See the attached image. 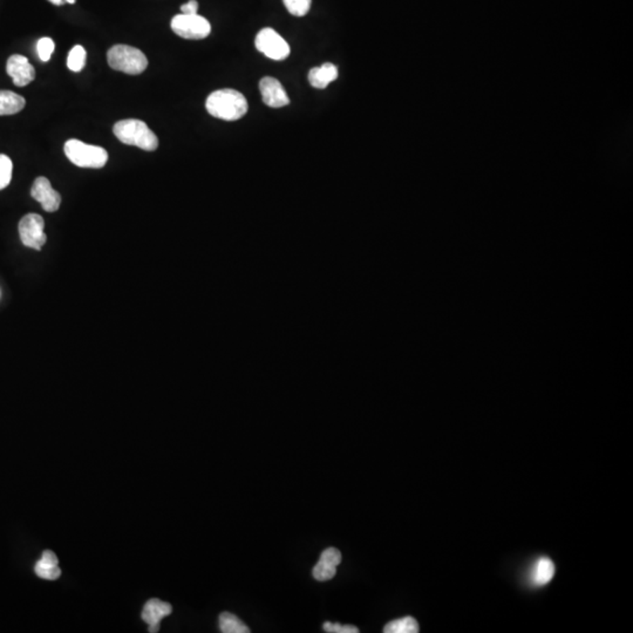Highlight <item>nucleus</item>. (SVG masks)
<instances>
[{
  "mask_svg": "<svg viewBox=\"0 0 633 633\" xmlns=\"http://www.w3.org/2000/svg\"><path fill=\"white\" fill-rule=\"evenodd\" d=\"M208 113L216 119L236 121L248 113V101L239 92L225 88L213 92L206 102Z\"/></svg>",
  "mask_w": 633,
  "mask_h": 633,
  "instance_id": "f257e3e1",
  "label": "nucleus"
},
{
  "mask_svg": "<svg viewBox=\"0 0 633 633\" xmlns=\"http://www.w3.org/2000/svg\"><path fill=\"white\" fill-rule=\"evenodd\" d=\"M113 132L123 144L135 146L147 151L158 149V137L141 120L127 119L119 121L114 125Z\"/></svg>",
  "mask_w": 633,
  "mask_h": 633,
  "instance_id": "f03ea898",
  "label": "nucleus"
},
{
  "mask_svg": "<svg viewBox=\"0 0 633 633\" xmlns=\"http://www.w3.org/2000/svg\"><path fill=\"white\" fill-rule=\"evenodd\" d=\"M67 158L80 168L99 169L108 161V153L102 147L87 144L80 140L67 141L63 147Z\"/></svg>",
  "mask_w": 633,
  "mask_h": 633,
  "instance_id": "7ed1b4c3",
  "label": "nucleus"
},
{
  "mask_svg": "<svg viewBox=\"0 0 633 633\" xmlns=\"http://www.w3.org/2000/svg\"><path fill=\"white\" fill-rule=\"evenodd\" d=\"M107 60L113 70L130 75L141 74L148 67L147 56L132 46H113L107 53Z\"/></svg>",
  "mask_w": 633,
  "mask_h": 633,
  "instance_id": "20e7f679",
  "label": "nucleus"
},
{
  "mask_svg": "<svg viewBox=\"0 0 633 633\" xmlns=\"http://www.w3.org/2000/svg\"><path fill=\"white\" fill-rule=\"evenodd\" d=\"M172 30L183 39L201 40L211 35V25L199 14H177L173 18Z\"/></svg>",
  "mask_w": 633,
  "mask_h": 633,
  "instance_id": "39448f33",
  "label": "nucleus"
},
{
  "mask_svg": "<svg viewBox=\"0 0 633 633\" xmlns=\"http://www.w3.org/2000/svg\"><path fill=\"white\" fill-rule=\"evenodd\" d=\"M256 47L269 59L282 61L290 56V46L273 28H263L256 37Z\"/></svg>",
  "mask_w": 633,
  "mask_h": 633,
  "instance_id": "423d86ee",
  "label": "nucleus"
},
{
  "mask_svg": "<svg viewBox=\"0 0 633 633\" xmlns=\"http://www.w3.org/2000/svg\"><path fill=\"white\" fill-rule=\"evenodd\" d=\"M45 220L38 213H27L19 222V236L25 246L35 250H42L46 244L47 236L45 231Z\"/></svg>",
  "mask_w": 633,
  "mask_h": 633,
  "instance_id": "0eeeda50",
  "label": "nucleus"
},
{
  "mask_svg": "<svg viewBox=\"0 0 633 633\" xmlns=\"http://www.w3.org/2000/svg\"><path fill=\"white\" fill-rule=\"evenodd\" d=\"M31 196L42 204V209L47 213L58 211L61 204V196L56 190L53 189L52 184L46 177H38L35 180L31 189Z\"/></svg>",
  "mask_w": 633,
  "mask_h": 633,
  "instance_id": "6e6552de",
  "label": "nucleus"
},
{
  "mask_svg": "<svg viewBox=\"0 0 633 633\" xmlns=\"http://www.w3.org/2000/svg\"><path fill=\"white\" fill-rule=\"evenodd\" d=\"M259 91L263 102L271 108H282L290 104V99L284 89L283 84L275 77H265L259 81Z\"/></svg>",
  "mask_w": 633,
  "mask_h": 633,
  "instance_id": "1a4fd4ad",
  "label": "nucleus"
},
{
  "mask_svg": "<svg viewBox=\"0 0 633 633\" xmlns=\"http://www.w3.org/2000/svg\"><path fill=\"white\" fill-rule=\"evenodd\" d=\"M7 74L12 77L13 84L18 87H25L35 80V67L32 66L27 58L20 54L10 56L6 63Z\"/></svg>",
  "mask_w": 633,
  "mask_h": 633,
  "instance_id": "9d476101",
  "label": "nucleus"
},
{
  "mask_svg": "<svg viewBox=\"0 0 633 633\" xmlns=\"http://www.w3.org/2000/svg\"><path fill=\"white\" fill-rule=\"evenodd\" d=\"M341 563V553L337 548H327L322 551L318 563L315 564L312 575L318 582L332 579L337 574V567Z\"/></svg>",
  "mask_w": 633,
  "mask_h": 633,
  "instance_id": "9b49d317",
  "label": "nucleus"
},
{
  "mask_svg": "<svg viewBox=\"0 0 633 633\" xmlns=\"http://www.w3.org/2000/svg\"><path fill=\"white\" fill-rule=\"evenodd\" d=\"M173 611V606L160 599H149L142 610V620L148 624V631L151 633L158 632L160 623L165 617L169 616Z\"/></svg>",
  "mask_w": 633,
  "mask_h": 633,
  "instance_id": "f8f14e48",
  "label": "nucleus"
},
{
  "mask_svg": "<svg viewBox=\"0 0 633 633\" xmlns=\"http://www.w3.org/2000/svg\"><path fill=\"white\" fill-rule=\"evenodd\" d=\"M58 563H59V560H58L56 553L51 550H45L42 553L40 560L35 564V574L38 577L46 579V581H56L61 576V570H60Z\"/></svg>",
  "mask_w": 633,
  "mask_h": 633,
  "instance_id": "ddd939ff",
  "label": "nucleus"
},
{
  "mask_svg": "<svg viewBox=\"0 0 633 633\" xmlns=\"http://www.w3.org/2000/svg\"><path fill=\"white\" fill-rule=\"evenodd\" d=\"M337 77H338V68L333 63H326L310 70L308 82L312 87L324 89L331 82L337 80Z\"/></svg>",
  "mask_w": 633,
  "mask_h": 633,
  "instance_id": "4468645a",
  "label": "nucleus"
},
{
  "mask_svg": "<svg viewBox=\"0 0 633 633\" xmlns=\"http://www.w3.org/2000/svg\"><path fill=\"white\" fill-rule=\"evenodd\" d=\"M555 564L549 557H541L536 560L532 570V582L537 587L548 584L555 577Z\"/></svg>",
  "mask_w": 633,
  "mask_h": 633,
  "instance_id": "2eb2a0df",
  "label": "nucleus"
},
{
  "mask_svg": "<svg viewBox=\"0 0 633 633\" xmlns=\"http://www.w3.org/2000/svg\"><path fill=\"white\" fill-rule=\"evenodd\" d=\"M26 101L21 95L11 91H0V116L13 115L25 108Z\"/></svg>",
  "mask_w": 633,
  "mask_h": 633,
  "instance_id": "dca6fc26",
  "label": "nucleus"
},
{
  "mask_svg": "<svg viewBox=\"0 0 633 633\" xmlns=\"http://www.w3.org/2000/svg\"><path fill=\"white\" fill-rule=\"evenodd\" d=\"M220 630L223 633L250 632V629L237 616H234L230 613H220Z\"/></svg>",
  "mask_w": 633,
  "mask_h": 633,
  "instance_id": "f3484780",
  "label": "nucleus"
},
{
  "mask_svg": "<svg viewBox=\"0 0 633 633\" xmlns=\"http://www.w3.org/2000/svg\"><path fill=\"white\" fill-rule=\"evenodd\" d=\"M385 633H418L419 624L413 617H403L400 620H392L384 627Z\"/></svg>",
  "mask_w": 633,
  "mask_h": 633,
  "instance_id": "a211bd4d",
  "label": "nucleus"
},
{
  "mask_svg": "<svg viewBox=\"0 0 633 633\" xmlns=\"http://www.w3.org/2000/svg\"><path fill=\"white\" fill-rule=\"evenodd\" d=\"M86 51L80 45L74 46L67 58V67L73 72H80L86 65Z\"/></svg>",
  "mask_w": 633,
  "mask_h": 633,
  "instance_id": "6ab92c4d",
  "label": "nucleus"
},
{
  "mask_svg": "<svg viewBox=\"0 0 633 633\" xmlns=\"http://www.w3.org/2000/svg\"><path fill=\"white\" fill-rule=\"evenodd\" d=\"M13 172V163L7 155L0 154V190L5 189L11 183Z\"/></svg>",
  "mask_w": 633,
  "mask_h": 633,
  "instance_id": "aec40b11",
  "label": "nucleus"
},
{
  "mask_svg": "<svg viewBox=\"0 0 633 633\" xmlns=\"http://www.w3.org/2000/svg\"><path fill=\"white\" fill-rule=\"evenodd\" d=\"M287 10L294 17H304L311 8L312 0H283Z\"/></svg>",
  "mask_w": 633,
  "mask_h": 633,
  "instance_id": "412c9836",
  "label": "nucleus"
},
{
  "mask_svg": "<svg viewBox=\"0 0 633 633\" xmlns=\"http://www.w3.org/2000/svg\"><path fill=\"white\" fill-rule=\"evenodd\" d=\"M39 59L47 63L54 52V42L51 38H42L37 44Z\"/></svg>",
  "mask_w": 633,
  "mask_h": 633,
  "instance_id": "4be33fe9",
  "label": "nucleus"
},
{
  "mask_svg": "<svg viewBox=\"0 0 633 633\" xmlns=\"http://www.w3.org/2000/svg\"><path fill=\"white\" fill-rule=\"evenodd\" d=\"M322 629L325 632H332V633H358L359 630H358V627H352V625H341V624L338 623H330V622H326L322 625Z\"/></svg>",
  "mask_w": 633,
  "mask_h": 633,
  "instance_id": "5701e85b",
  "label": "nucleus"
},
{
  "mask_svg": "<svg viewBox=\"0 0 633 633\" xmlns=\"http://www.w3.org/2000/svg\"><path fill=\"white\" fill-rule=\"evenodd\" d=\"M199 11V3L196 0H189L188 3L183 4L181 6V12L183 14H197Z\"/></svg>",
  "mask_w": 633,
  "mask_h": 633,
  "instance_id": "b1692460",
  "label": "nucleus"
},
{
  "mask_svg": "<svg viewBox=\"0 0 633 633\" xmlns=\"http://www.w3.org/2000/svg\"><path fill=\"white\" fill-rule=\"evenodd\" d=\"M49 1L54 4V5H63V1H67V3L70 4L75 3V0H49Z\"/></svg>",
  "mask_w": 633,
  "mask_h": 633,
  "instance_id": "393cba45",
  "label": "nucleus"
}]
</instances>
